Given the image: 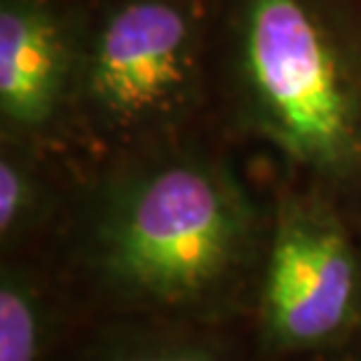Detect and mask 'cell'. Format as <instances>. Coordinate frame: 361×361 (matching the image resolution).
Listing matches in <instances>:
<instances>
[{
    "label": "cell",
    "instance_id": "ba28073f",
    "mask_svg": "<svg viewBox=\"0 0 361 361\" xmlns=\"http://www.w3.org/2000/svg\"><path fill=\"white\" fill-rule=\"evenodd\" d=\"M125 361H216V359L202 350H167V352H153V355H139Z\"/></svg>",
    "mask_w": 361,
    "mask_h": 361
},
{
    "label": "cell",
    "instance_id": "3957f363",
    "mask_svg": "<svg viewBox=\"0 0 361 361\" xmlns=\"http://www.w3.org/2000/svg\"><path fill=\"white\" fill-rule=\"evenodd\" d=\"M357 258L331 214L291 204L274 235L263 288L268 336L284 348H317L357 312Z\"/></svg>",
    "mask_w": 361,
    "mask_h": 361
},
{
    "label": "cell",
    "instance_id": "7a4b0ae2",
    "mask_svg": "<svg viewBox=\"0 0 361 361\" xmlns=\"http://www.w3.org/2000/svg\"><path fill=\"white\" fill-rule=\"evenodd\" d=\"M242 45L258 120L272 141L314 169H348L361 153L357 101L302 0H247Z\"/></svg>",
    "mask_w": 361,
    "mask_h": 361
},
{
    "label": "cell",
    "instance_id": "277c9868",
    "mask_svg": "<svg viewBox=\"0 0 361 361\" xmlns=\"http://www.w3.org/2000/svg\"><path fill=\"white\" fill-rule=\"evenodd\" d=\"M192 71V31L180 7L136 0L108 19L92 49L87 90L120 125L148 120L176 104Z\"/></svg>",
    "mask_w": 361,
    "mask_h": 361
},
{
    "label": "cell",
    "instance_id": "52a82bcc",
    "mask_svg": "<svg viewBox=\"0 0 361 361\" xmlns=\"http://www.w3.org/2000/svg\"><path fill=\"white\" fill-rule=\"evenodd\" d=\"M35 202V188L24 169L14 160L0 162V230L12 233L26 219Z\"/></svg>",
    "mask_w": 361,
    "mask_h": 361
},
{
    "label": "cell",
    "instance_id": "5b68a950",
    "mask_svg": "<svg viewBox=\"0 0 361 361\" xmlns=\"http://www.w3.org/2000/svg\"><path fill=\"white\" fill-rule=\"evenodd\" d=\"M63 40L38 0L0 7V108L17 125H40L54 113L63 82Z\"/></svg>",
    "mask_w": 361,
    "mask_h": 361
},
{
    "label": "cell",
    "instance_id": "6da1fadb",
    "mask_svg": "<svg viewBox=\"0 0 361 361\" xmlns=\"http://www.w3.org/2000/svg\"><path fill=\"white\" fill-rule=\"evenodd\" d=\"M247 209L233 185L197 164L157 169L115 204L101 261L115 284L157 302L209 291L235 263Z\"/></svg>",
    "mask_w": 361,
    "mask_h": 361
},
{
    "label": "cell",
    "instance_id": "8992f818",
    "mask_svg": "<svg viewBox=\"0 0 361 361\" xmlns=\"http://www.w3.org/2000/svg\"><path fill=\"white\" fill-rule=\"evenodd\" d=\"M40 310L31 288L5 274L0 286V361H38Z\"/></svg>",
    "mask_w": 361,
    "mask_h": 361
}]
</instances>
